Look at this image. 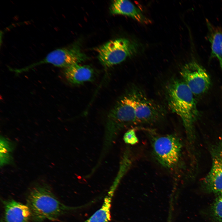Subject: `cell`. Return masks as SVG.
Returning <instances> with one entry per match:
<instances>
[{
	"label": "cell",
	"mask_w": 222,
	"mask_h": 222,
	"mask_svg": "<svg viewBox=\"0 0 222 222\" xmlns=\"http://www.w3.org/2000/svg\"><path fill=\"white\" fill-rule=\"evenodd\" d=\"M0 166H3L10 163L12 160V152L14 146L12 142L4 137L0 138Z\"/></svg>",
	"instance_id": "cell-15"
},
{
	"label": "cell",
	"mask_w": 222,
	"mask_h": 222,
	"mask_svg": "<svg viewBox=\"0 0 222 222\" xmlns=\"http://www.w3.org/2000/svg\"><path fill=\"white\" fill-rule=\"evenodd\" d=\"M211 154L212 164L204 185L209 192L219 193L222 190V137L212 147Z\"/></svg>",
	"instance_id": "cell-9"
},
{
	"label": "cell",
	"mask_w": 222,
	"mask_h": 222,
	"mask_svg": "<svg viewBox=\"0 0 222 222\" xmlns=\"http://www.w3.org/2000/svg\"><path fill=\"white\" fill-rule=\"evenodd\" d=\"M180 74L183 80L195 96L203 94L211 86V80L209 75L202 66L195 61L185 64Z\"/></svg>",
	"instance_id": "cell-7"
},
{
	"label": "cell",
	"mask_w": 222,
	"mask_h": 222,
	"mask_svg": "<svg viewBox=\"0 0 222 222\" xmlns=\"http://www.w3.org/2000/svg\"><path fill=\"white\" fill-rule=\"evenodd\" d=\"M110 10L112 14L128 16L142 23H147L149 22L141 10L128 0L113 1Z\"/></svg>",
	"instance_id": "cell-11"
},
{
	"label": "cell",
	"mask_w": 222,
	"mask_h": 222,
	"mask_svg": "<svg viewBox=\"0 0 222 222\" xmlns=\"http://www.w3.org/2000/svg\"><path fill=\"white\" fill-rule=\"evenodd\" d=\"M115 192L109 189L101 207L84 222H109L111 220V202Z\"/></svg>",
	"instance_id": "cell-14"
},
{
	"label": "cell",
	"mask_w": 222,
	"mask_h": 222,
	"mask_svg": "<svg viewBox=\"0 0 222 222\" xmlns=\"http://www.w3.org/2000/svg\"><path fill=\"white\" fill-rule=\"evenodd\" d=\"M64 74L67 80L71 83L79 84L92 81L94 78L93 69L87 65L76 64L65 68Z\"/></svg>",
	"instance_id": "cell-12"
},
{
	"label": "cell",
	"mask_w": 222,
	"mask_h": 222,
	"mask_svg": "<svg viewBox=\"0 0 222 222\" xmlns=\"http://www.w3.org/2000/svg\"><path fill=\"white\" fill-rule=\"evenodd\" d=\"M220 195H222V190L219 193Z\"/></svg>",
	"instance_id": "cell-18"
},
{
	"label": "cell",
	"mask_w": 222,
	"mask_h": 222,
	"mask_svg": "<svg viewBox=\"0 0 222 222\" xmlns=\"http://www.w3.org/2000/svg\"><path fill=\"white\" fill-rule=\"evenodd\" d=\"M123 140L127 144L131 145L138 143V140L134 129H131L128 130L124 134Z\"/></svg>",
	"instance_id": "cell-17"
},
{
	"label": "cell",
	"mask_w": 222,
	"mask_h": 222,
	"mask_svg": "<svg viewBox=\"0 0 222 222\" xmlns=\"http://www.w3.org/2000/svg\"><path fill=\"white\" fill-rule=\"evenodd\" d=\"M135 123V100L132 92L122 97L109 112L102 151L106 153L122 129Z\"/></svg>",
	"instance_id": "cell-3"
},
{
	"label": "cell",
	"mask_w": 222,
	"mask_h": 222,
	"mask_svg": "<svg viewBox=\"0 0 222 222\" xmlns=\"http://www.w3.org/2000/svg\"><path fill=\"white\" fill-rule=\"evenodd\" d=\"M213 213L220 222H222V195H221L215 200L212 206Z\"/></svg>",
	"instance_id": "cell-16"
},
{
	"label": "cell",
	"mask_w": 222,
	"mask_h": 222,
	"mask_svg": "<svg viewBox=\"0 0 222 222\" xmlns=\"http://www.w3.org/2000/svg\"><path fill=\"white\" fill-rule=\"evenodd\" d=\"M166 91L169 107L180 117L188 139H191L199 116L195 95L183 80L178 79L170 81Z\"/></svg>",
	"instance_id": "cell-1"
},
{
	"label": "cell",
	"mask_w": 222,
	"mask_h": 222,
	"mask_svg": "<svg viewBox=\"0 0 222 222\" xmlns=\"http://www.w3.org/2000/svg\"><path fill=\"white\" fill-rule=\"evenodd\" d=\"M3 211L0 222H29L31 219L28 206L12 199L3 200Z\"/></svg>",
	"instance_id": "cell-10"
},
{
	"label": "cell",
	"mask_w": 222,
	"mask_h": 222,
	"mask_svg": "<svg viewBox=\"0 0 222 222\" xmlns=\"http://www.w3.org/2000/svg\"><path fill=\"white\" fill-rule=\"evenodd\" d=\"M27 204L34 222H43L46 220H57L60 216L79 208L67 206L62 203L51 188L44 184L36 185L30 191Z\"/></svg>",
	"instance_id": "cell-2"
},
{
	"label": "cell",
	"mask_w": 222,
	"mask_h": 222,
	"mask_svg": "<svg viewBox=\"0 0 222 222\" xmlns=\"http://www.w3.org/2000/svg\"><path fill=\"white\" fill-rule=\"evenodd\" d=\"M133 92L135 100L136 123L155 122L163 117L164 112L159 105L140 92Z\"/></svg>",
	"instance_id": "cell-8"
},
{
	"label": "cell",
	"mask_w": 222,
	"mask_h": 222,
	"mask_svg": "<svg viewBox=\"0 0 222 222\" xmlns=\"http://www.w3.org/2000/svg\"><path fill=\"white\" fill-rule=\"evenodd\" d=\"M137 46L130 40L118 39L106 43L97 49L98 59L105 67L119 64L137 51Z\"/></svg>",
	"instance_id": "cell-5"
},
{
	"label": "cell",
	"mask_w": 222,
	"mask_h": 222,
	"mask_svg": "<svg viewBox=\"0 0 222 222\" xmlns=\"http://www.w3.org/2000/svg\"><path fill=\"white\" fill-rule=\"evenodd\" d=\"M153 154L158 162L163 167L175 168L180 160L182 145L175 134L154 135L151 137Z\"/></svg>",
	"instance_id": "cell-4"
},
{
	"label": "cell",
	"mask_w": 222,
	"mask_h": 222,
	"mask_svg": "<svg viewBox=\"0 0 222 222\" xmlns=\"http://www.w3.org/2000/svg\"><path fill=\"white\" fill-rule=\"evenodd\" d=\"M87 57L79 47L73 46L59 48L49 53L44 58L27 66L16 70L18 74L27 71L32 68L43 64H51L54 66L65 68L78 64L86 59Z\"/></svg>",
	"instance_id": "cell-6"
},
{
	"label": "cell",
	"mask_w": 222,
	"mask_h": 222,
	"mask_svg": "<svg viewBox=\"0 0 222 222\" xmlns=\"http://www.w3.org/2000/svg\"><path fill=\"white\" fill-rule=\"evenodd\" d=\"M207 23L208 38L211 44L210 58L218 59L222 72V30L215 27L209 22Z\"/></svg>",
	"instance_id": "cell-13"
}]
</instances>
